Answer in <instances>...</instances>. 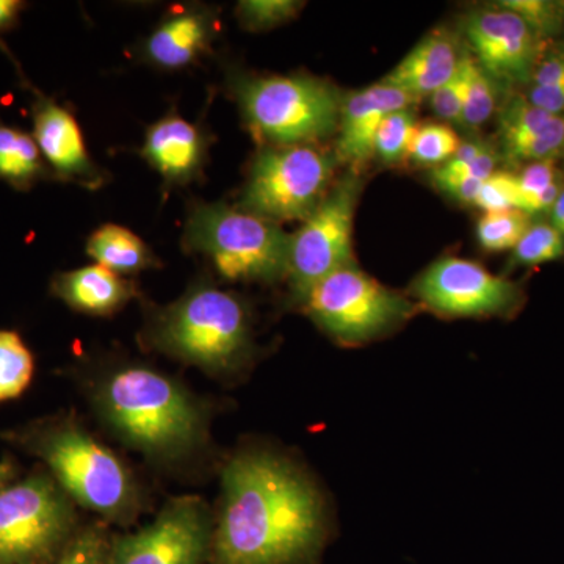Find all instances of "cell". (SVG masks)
I'll return each instance as SVG.
<instances>
[{"mask_svg":"<svg viewBox=\"0 0 564 564\" xmlns=\"http://www.w3.org/2000/svg\"><path fill=\"white\" fill-rule=\"evenodd\" d=\"M323 534L321 494L295 464L267 451L239 452L226 463L212 564H303Z\"/></svg>","mask_w":564,"mask_h":564,"instance_id":"obj_1","label":"cell"},{"mask_svg":"<svg viewBox=\"0 0 564 564\" xmlns=\"http://www.w3.org/2000/svg\"><path fill=\"white\" fill-rule=\"evenodd\" d=\"M91 399L110 432L152 462H181L206 444L207 408L152 367L122 364L107 370L93 386Z\"/></svg>","mask_w":564,"mask_h":564,"instance_id":"obj_2","label":"cell"},{"mask_svg":"<svg viewBox=\"0 0 564 564\" xmlns=\"http://www.w3.org/2000/svg\"><path fill=\"white\" fill-rule=\"evenodd\" d=\"M3 437L41 459L73 502L117 524L139 516L143 499L131 469L74 415L32 422Z\"/></svg>","mask_w":564,"mask_h":564,"instance_id":"obj_3","label":"cell"},{"mask_svg":"<svg viewBox=\"0 0 564 564\" xmlns=\"http://www.w3.org/2000/svg\"><path fill=\"white\" fill-rule=\"evenodd\" d=\"M152 350L215 377L239 372L250 359L251 326L234 293L198 284L154 314L144 332Z\"/></svg>","mask_w":564,"mask_h":564,"instance_id":"obj_4","label":"cell"},{"mask_svg":"<svg viewBox=\"0 0 564 564\" xmlns=\"http://www.w3.org/2000/svg\"><path fill=\"white\" fill-rule=\"evenodd\" d=\"M184 245L207 256L226 280L272 282L288 272L291 236L250 212L198 204L188 215Z\"/></svg>","mask_w":564,"mask_h":564,"instance_id":"obj_5","label":"cell"},{"mask_svg":"<svg viewBox=\"0 0 564 564\" xmlns=\"http://www.w3.org/2000/svg\"><path fill=\"white\" fill-rule=\"evenodd\" d=\"M234 93L252 133L276 147L311 144L339 128L343 101L314 77H245Z\"/></svg>","mask_w":564,"mask_h":564,"instance_id":"obj_6","label":"cell"},{"mask_svg":"<svg viewBox=\"0 0 564 564\" xmlns=\"http://www.w3.org/2000/svg\"><path fill=\"white\" fill-rule=\"evenodd\" d=\"M74 502L47 470L0 489V564H43L76 530Z\"/></svg>","mask_w":564,"mask_h":564,"instance_id":"obj_7","label":"cell"},{"mask_svg":"<svg viewBox=\"0 0 564 564\" xmlns=\"http://www.w3.org/2000/svg\"><path fill=\"white\" fill-rule=\"evenodd\" d=\"M334 159L311 144L272 147L252 162L240 209L270 221L306 220L329 192Z\"/></svg>","mask_w":564,"mask_h":564,"instance_id":"obj_8","label":"cell"},{"mask_svg":"<svg viewBox=\"0 0 564 564\" xmlns=\"http://www.w3.org/2000/svg\"><path fill=\"white\" fill-rule=\"evenodd\" d=\"M304 311L337 343H367L414 313V304L356 267L329 274L310 292Z\"/></svg>","mask_w":564,"mask_h":564,"instance_id":"obj_9","label":"cell"},{"mask_svg":"<svg viewBox=\"0 0 564 564\" xmlns=\"http://www.w3.org/2000/svg\"><path fill=\"white\" fill-rule=\"evenodd\" d=\"M359 193L361 181L347 174L291 236L285 276L300 306L318 282L351 265L352 218Z\"/></svg>","mask_w":564,"mask_h":564,"instance_id":"obj_10","label":"cell"},{"mask_svg":"<svg viewBox=\"0 0 564 564\" xmlns=\"http://www.w3.org/2000/svg\"><path fill=\"white\" fill-rule=\"evenodd\" d=\"M413 291L429 310L445 317L508 315L522 302V291L513 281L459 258L434 262L415 280Z\"/></svg>","mask_w":564,"mask_h":564,"instance_id":"obj_11","label":"cell"},{"mask_svg":"<svg viewBox=\"0 0 564 564\" xmlns=\"http://www.w3.org/2000/svg\"><path fill=\"white\" fill-rule=\"evenodd\" d=\"M212 533L206 503L198 497H177L152 524L117 541L110 564H204Z\"/></svg>","mask_w":564,"mask_h":564,"instance_id":"obj_12","label":"cell"},{"mask_svg":"<svg viewBox=\"0 0 564 564\" xmlns=\"http://www.w3.org/2000/svg\"><path fill=\"white\" fill-rule=\"evenodd\" d=\"M464 33L477 63L496 80L532 79L540 58V39L521 17L507 9L474 11Z\"/></svg>","mask_w":564,"mask_h":564,"instance_id":"obj_13","label":"cell"},{"mask_svg":"<svg viewBox=\"0 0 564 564\" xmlns=\"http://www.w3.org/2000/svg\"><path fill=\"white\" fill-rule=\"evenodd\" d=\"M32 115L33 139L58 177L98 188L102 184V174L88 155L76 118L40 93L33 102Z\"/></svg>","mask_w":564,"mask_h":564,"instance_id":"obj_14","label":"cell"},{"mask_svg":"<svg viewBox=\"0 0 564 564\" xmlns=\"http://www.w3.org/2000/svg\"><path fill=\"white\" fill-rule=\"evenodd\" d=\"M417 101L414 96L383 82L347 96L340 107L336 158L355 166L369 162L375 155L381 121L392 111L411 109Z\"/></svg>","mask_w":564,"mask_h":564,"instance_id":"obj_15","label":"cell"},{"mask_svg":"<svg viewBox=\"0 0 564 564\" xmlns=\"http://www.w3.org/2000/svg\"><path fill=\"white\" fill-rule=\"evenodd\" d=\"M141 154L170 184H188L202 173L207 140L198 126L172 113L148 129Z\"/></svg>","mask_w":564,"mask_h":564,"instance_id":"obj_16","label":"cell"},{"mask_svg":"<svg viewBox=\"0 0 564 564\" xmlns=\"http://www.w3.org/2000/svg\"><path fill=\"white\" fill-rule=\"evenodd\" d=\"M215 22L206 7L173 10L144 43V57L163 69L191 66L209 50L217 32Z\"/></svg>","mask_w":564,"mask_h":564,"instance_id":"obj_17","label":"cell"},{"mask_svg":"<svg viewBox=\"0 0 564 564\" xmlns=\"http://www.w3.org/2000/svg\"><path fill=\"white\" fill-rule=\"evenodd\" d=\"M51 291L70 310L90 315L118 313L137 296L133 282L98 263L58 273L52 280Z\"/></svg>","mask_w":564,"mask_h":564,"instance_id":"obj_18","label":"cell"},{"mask_svg":"<svg viewBox=\"0 0 564 564\" xmlns=\"http://www.w3.org/2000/svg\"><path fill=\"white\" fill-rule=\"evenodd\" d=\"M459 61L454 39L448 33L433 32L384 77L383 84L417 99L430 96L454 77Z\"/></svg>","mask_w":564,"mask_h":564,"instance_id":"obj_19","label":"cell"},{"mask_svg":"<svg viewBox=\"0 0 564 564\" xmlns=\"http://www.w3.org/2000/svg\"><path fill=\"white\" fill-rule=\"evenodd\" d=\"M87 252L98 265L120 276L159 265L158 259L140 237L117 225H106L95 231L88 239Z\"/></svg>","mask_w":564,"mask_h":564,"instance_id":"obj_20","label":"cell"},{"mask_svg":"<svg viewBox=\"0 0 564 564\" xmlns=\"http://www.w3.org/2000/svg\"><path fill=\"white\" fill-rule=\"evenodd\" d=\"M36 141L20 129L0 122V180L25 191L44 176Z\"/></svg>","mask_w":564,"mask_h":564,"instance_id":"obj_21","label":"cell"},{"mask_svg":"<svg viewBox=\"0 0 564 564\" xmlns=\"http://www.w3.org/2000/svg\"><path fill=\"white\" fill-rule=\"evenodd\" d=\"M35 373V359L20 334L0 329V403L28 391Z\"/></svg>","mask_w":564,"mask_h":564,"instance_id":"obj_22","label":"cell"},{"mask_svg":"<svg viewBox=\"0 0 564 564\" xmlns=\"http://www.w3.org/2000/svg\"><path fill=\"white\" fill-rule=\"evenodd\" d=\"M555 115L538 109L525 99H514L500 115V140L508 159L551 124Z\"/></svg>","mask_w":564,"mask_h":564,"instance_id":"obj_23","label":"cell"},{"mask_svg":"<svg viewBox=\"0 0 564 564\" xmlns=\"http://www.w3.org/2000/svg\"><path fill=\"white\" fill-rule=\"evenodd\" d=\"M530 226V215L522 210L485 214L477 226L478 242L486 251L514 250Z\"/></svg>","mask_w":564,"mask_h":564,"instance_id":"obj_24","label":"cell"},{"mask_svg":"<svg viewBox=\"0 0 564 564\" xmlns=\"http://www.w3.org/2000/svg\"><path fill=\"white\" fill-rule=\"evenodd\" d=\"M419 124L413 111L397 110L381 121L375 140V154L386 163H399L410 158Z\"/></svg>","mask_w":564,"mask_h":564,"instance_id":"obj_25","label":"cell"},{"mask_svg":"<svg viewBox=\"0 0 564 564\" xmlns=\"http://www.w3.org/2000/svg\"><path fill=\"white\" fill-rule=\"evenodd\" d=\"M496 98L497 93L492 77L469 55L466 99H464L462 117L463 124L473 129L485 124L491 117L494 109H496Z\"/></svg>","mask_w":564,"mask_h":564,"instance_id":"obj_26","label":"cell"},{"mask_svg":"<svg viewBox=\"0 0 564 564\" xmlns=\"http://www.w3.org/2000/svg\"><path fill=\"white\" fill-rule=\"evenodd\" d=\"M564 256V237L547 223H536L516 245L511 262L513 265H541L554 262Z\"/></svg>","mask_w":564,"mask_h":564,"instance_id":"obj_27","label":"cell"},{"mask_svg":"<svg viewBox=\"0 0 564 564\" xmlns=\"http://www.w3.org/2000/svg\"><path fill=\"white\" fill-rule=\"evenodd\" d=\"M459 137L448 126L430 124L419 126L413 144H411L410 159L421 165H444L454 158L458 150Z\"/></svg>","mask_w":564,"mask_h":564,"instance_id":"obj_28","label":"cell"},{"mask_svg":"<svg viewBox=\"0 0 564 564\" xmlns=\"http://www.w3.org/2000/svg\"><path fill=\"white\" fill-rule=\"evenodd\" d=\"M111 549L106 527H87L74 533L55 564H110Z\"/></svg>","mask_w":564,"mask_h":564,"instance_id":"obj_29","label":"cell"},{"mask_svg":"<svg viewBox=\"0 0 564 564\" xmlns=\"http://www.w3.org/2000/svg\"><path fill=\"white\" fill-rule=\"evenodd\" d=\"M303 3L293 0H247L237 7L240 21L250 31H265L292 20Z\"/></svg>","mask_w":564,"mask_h":564,"instance_id":"obj_30","label":"cell"},{"mask_svg":"<svg viewBox=\"0 0 564 564\" xmlns=\"http://www.w3.org/2000/svg\"><path fill=\"white\" fill-rule=\"evenodd\" d=\"M502 9L513 11L530 25L534 35H552L564 20V3L551 0H505Z\"/></svg>","mask_w":564,"mask_h":564,"instance_id":"obj_31","label":"cell"},{"mask_svg":"<svg viewBox=\"0 0 564 564\" xmlns=\"http://www.w3.org/2000/svg\"><path fill=\"white\" fill-rule=\"evenodd\" d=\"M474 204L485 210V214L519 210L521 192H519L518 176L508 172L492 173L481 185Z\"/></svg>","mask_w":564,"mask_h":564,"instance_id":"obj_32","label":"cell"},{"mask_svg":"<svg viewBox=\"0 0 564 564\" xmlns=\"http://www.w3.org/2000/svg\"><path fill=\"white\" fill-rule=\"evenodd\" d=\"M467 61L469 55H462L454 77L430 95L434 113L445 121L462 122L467 87Z\"/></svg>","mask_w":564,"mask_h":564,"instance_id":"obj_33","label":"cell"},{"mask_svg":"<svg viewBox=\"0 0 564 564\" xmlns=\"http://www.w3.org/2000/svg\"><path fill=\"white\" fill-rule=\"evenodd\" d=\"M556 181L560 180L555 161L532 162L525 166L524 172L518 176L519 192H521L519 210L527 212L530 204Z\"/></svg>","mask_w":564,"mask_h":564,"instance_id":"obj_34","label":"cell"},{"mask_svg":"<svg viewBox=\"0 0 564 564\" xmlns=\"http://www.w3.org/2000/svg\"><path fill=\"white\" fill-rule=\"evenodd\" d=\"M497 154L491 147L486 148L474 161L464 163L462 166L448 169V166H437L433 176L440 177H464V180H475L485 182L496 173Z\"/></svg>","mask_w":564,"mask_h":564,"instance_id":"obj_35","label":"cell"},{"mask_svg":"<svg viewBox=\"0 0 564 564\" xmlns=\"http://www.w3.org/2000/svg\"><path fill=\"white\" fill-rule=\"evenodd\" d=\"M532 80L534 87H549V85H564V54L547 55L534 65Z\"/></svg>","mask_w":564,"mask_h":564,"instance_id":"obj_36","label":"cell"},{"mask_svg":"<svg viewBox=\"0 0 564 564\" xmlns=\"http://www.w3.org/2000/svg\"><path fill=\"white\" fill-rule=\"evenodd\" d=\"M529 102L538 109L560 117L564 110V85H549V87H534L533 85Z\"/></svg>","mask_w":564,"mask_h":564,"instance_id":"obj_37","label":"cell"},{"mask_svg":"<svg viewBox=\"0 0 564 564\" xmlns=\"http://www.w3.org/2000/svg\"><path fill=\"white\" fill-rule=\"evenodd\" d=\"M433 180L445 193L466 204L475 203L478 192H480L481 185H484L481 181L464 180V177L433 176Z\"/></svg>","mask_w":564,"mask_h":564,"instance_id":"obj_38","label":"cell"},{"mask_svg":"<svg viewBox=\"0 0 564 564\" xmlns=\"http://www.w3.org/2000/svg\"><path fill=\"white\" fill-rule=\"evenodd\" d=\"M24 3L20 0H0V32L10 29L20 18Z\"/></svg>","mask_w":564,"mask_h":564,"instance_id":"obj_39","label":"cell"},{"mask_svg":"<svg viewBox=\"0 0 564 564\" xmlns=\"http://www.w3.org/2000/svg\"><path fill=\"white\" fill-rule=\"evenodd\" d=\"M551 225L554 226L556 231L562 234L564 237V187L560 193L558 199H556L554 207L551 209Z\"/></svg>","mask_w":564,"mask_h":564,"instance_id":"obj_40","label":"cell"},{"mask_svg":"<svg viewBox=\"0 0 564 564\" xmlns=\"http://www.w3.org/2000/svg\"><path fill=\"white\" fill-rule=\"evenodd\" d=\"M17 464L9 458L0 462V489L6 488L7 485L13 484V481L17 480Z\"/></svg>","mask_w":564,"mask_h":564,"instance_id":"obj_41","label":"cell"}]
</instances>
